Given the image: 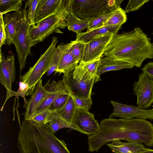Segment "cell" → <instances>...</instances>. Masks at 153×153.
Instances as JSON below:
<instances>
[{
    "mask_svg": "<svg viewBox=\"0 0 153 153\" xmlns=\"http://www.w3.org/2000/svg\"><path fill=\"white\" fill-rule=\"evenodd\" d=\"M66 24L68 29L76 33H81L82 30L88 27V21L78 18L69 10L66 19Z\"/></svg>",
    "mask_w": 153,
    "mask_h": 153,
    "instance_id": "obj_23",
    "label": "cell"
},
{
    "mask_svg": "<svg viewBox=\"0 0 153 153\" xmlns=\"http://www.w3.org/2000/svg\"><path fill=\"white\" fill-rule=\"evenodd\" d=\"M107 145L115 153H142L146 148L140 142L128 141L124 143L120 140H114Z\"/></svg>",
    "mask_w": 153,
    "mask_h": 153,
    "instance_id": "obj_19",
    "label": "cell"
},
{
    "mask_svg": "<svg viewBox=\"0 0 153 153\" xmlns=\"http://www.w3.org/2000/svg\"><path fill=\"white\" fill-rule=\"evenodd\" d=\"M72 70L64 74L63 76L71 95L74 97H91L93 85L95 82L101 80L100 76L87 81L78 76H74Z\"/></svg>",
    "mask_w": 153,
    "mask_h": 153,
    "instance_id": "obj_10",
    "label": "cell"
},
{
    "mask_svg": "<svg viewBox=\"0 0 153 153\" xmlns=\"http://www.w3.org/2000/svg\"><path fill=\"white\" fill-rule=\"evenodd\" d=\"M39 1V0H29L25 3L27 19L30 25L33 27L36 25L35 23V17Z\"/></svg>",
    "mask_w": 153,
    "mask_h": 153,
    "instance_id": "obj_28",
    "label": "cell"
},
{
    "mask_svg": "<svg viewBox=\"0 0 153 153\" xmlns=\"http://www.w3.org/2000/svg\"><path fill=\"white\" fill-rule=\"evenodd\" d=\"M48 92L45 87L43 86L41 79L36 85L30 98L24 103L23 107L25 109L24 120H27L34 114L38 105Z\"/></svg>",
    "mask_w": 153,
    "mask_h": 153,
    "instance_id": "obj_16",
    "label": "cell"
},
{
    "mask_svg": "<svg viewBox=\"0 0 153 153\" xmlns=\"http://www.w3.org/2000/svg\"><path fill=\"white\" fill-rule=\"evenodd\" d=\"M70 43L72 54L79 62L85 43L76 40L71 41Z\"/></svg>",
    "mask_w": 153,
    "mask_h": 153,
    "instance_id": "obj_31",
    "label": "cell"
},
{
    "mask_svg": "<svg viewBox=\"0 0 153 153\" xmlns=\"http://www.w3.org/2000/svg\"><path fill=\"white\" fill-rule=\"evenodd\" d=\"M22 12H13L11 13L6 14L3 17L7 40L6 44L10 45L13 44V41L16 33L18 21Z\"/></svg>",
    "mask_w": 153,
    "mask_h": 153,
    "instance_id": "obj_18",
    "label": "cell"
},
{
    "mask_svg": "<svg viewBox=\"0 0 153 153\" xmlns=\"http://www.w3.org/2000/svg\"><path fill=\"white\" fill-rule=\"evenodd\" d=\"M139 27L114 34L103 55L140 68L147 59H153V42Z\"/></svg>",
    "mask_w": 153,
    "mask_h": 153,
    "instance_id": "obj_2",
    "label": "cell"
},
{
    "mask_svg": "<svg viewBox=\"0 0 153 153\" xmlns=\"http://www.w3.org/2000/svg\"><path fill=\"white\" fill-rule=\"evenodd\" d=\"M152 109L153 111V108Z\"/></svg>",
    "mask_w": 153,
    "mask_h": 153,
    "instance_id": "obj_41",
    "label": "cell"
},
{
    "mask_svg": "<svg viewBox=\"0 0 153 153\" xmlns=\"http://www.w3.org/2000/svg\"><path fill=\"white\" fill-rule=\"evenodd\" d=\"M76 105L77 108L89 111L92 104L91 97H74Z\"/></svg>",
    "mask_w": 153,
    "mask_h": 153,
    "instance_id": "obj_33",
    "label": "cell"
},
{
    "mask_svg": "<svg viewBox=\"0 0 153 153\" xmlns=\"http://www.w3.org/2000/svg\"><path fill=\"white\" fill-rule=\"evenodd\" d=\"M77 108L74 97L70 94L64 106L60 109L55 111L57 112L62 119L71 124L72 120Z\"/></svg>",
    "mask_w": 153,
    "mask_h": 153,
    "instance_id": "obj_24",
    "label": "cell"
},
{
    "mask_svg": "<svg viewBox=\"0 0 153 153\" xmlns=\"http://www.w3.org/2000/svg\"><path fill=\"white\" fill-rule=\"evenodd\" d=\"M134 94L137 97V107L146 109L153 103V80L142 72L133 85Z\"/></svg>",
    "mask_w": 153,
    "mask_h": 153,
    "instance_id": "obj_8",
    "label": "cell"
},
{
    "mask_svg": "<svg viewBox=\"0 0 153 153\" xmlns=\"http://www.w3.org/2000/svg\"><path fill=\"white\" fill-rule=\"evenodd\" d=\"M72 0L64 9L51 16L37 24L31 26L29 31V41L31 47L43 41L50 35L53 33H62L60 29L66 27V19L71 9Z\"/></svg>",
    "mask_w": 153,
    "mask_h": 153,
    "instance_id": "obj_4",
    "label": "cell"
},
{
    "mask_svg": "<svg viewBox=\"0 0 153 153\" xmlns=\"http://www.w3.org/2000/svg\"><path fill=\"white\" fill-rule=\"evenodd\" d=\"M100 58L86 63L79 62L82 66L86 70L91 74L97 76V69Z\"/></svg>",
    "mask_w": 153,
    "mask_h": 153,
    "instance_id": "obj_35",
    "label": "cell"
},
{
    "mask_svg": "<svg viewBox=\"0 0 153 153\" xmlns=\"http://www.w3.org/2000/svg\"><path fill=\"white\" fill-rule=\"evenodd\" d=\"M26 9L25 5L18 21L17 31L13 41L18 55L20 74L25 66L27 56L31 54V47L28 39L29 31L31 26L30 25L27 19Z\"/></svg>",
    "mask_w": 153,
    "mask_h": 153,
    "instance_id": "obj_7",
    "label": "cell"
},
{
    "mask_svg": "<svg viewBox=\"0 0 153 153\" xmlns=\"http://www.w3.org/2000/svg\"><path fill=\"white\" fill-rule=\"evenodd\" d=\"M75 130L88 136L97 133L99 124L94 115L84 110L77 108L71 122Z\"/></svg>",
    "mask_w": 153,
    "mask_h": 153,
    "instance_id": "obj_13",
    "label": "cell"
},
{
    "mask_svg": "<svg viewBox=\"0 0 153 153\" xmlns=\"http://www.w3.org/2000/svg\"><path fill=\"white\" fill-rule=\"evenodd\" d=\"M79 62L72 54L70 48V43L63 53L54 75L57 73L63 74L74 69Z\"/></svg>",
    "mask_w": 153,
    "mask_h": 153,
    "instance_id": "obj_21",
    "label": "cell"
},
{
    "mask_svg": "<svg viewBox=\"0 0 153 153\" xmlns=\"http://www.w3.org/2000/svg\"><path fill=\"white\" fill-rule=\"evenodd\" d=\"M70 94L66 93L61 94L51 104L48 109L55 111L62 108L66 104Z\"/></svg>",
    "mask_w": 153,
    "mask_h": 153,
    "instance_id": "obj_32",
    "label": "cell"
},
{
    "mask_svg": "<svg viewBox=\"0 0 153 153\" xmlns=\"http://www.w3.org/2000/svg\"><path fill=\"white\" fill-rule=\"evenodd\" d=\"M152 1H153V0H152Z\"/></svg>",
    "mask_w": 153,
    "mask_h": 153,
    "instance_id": "obj_42",
    "label": "cell"
},
{
    "mask_svg": "<svg viewBox=\"0 0 153 153\" xmlns=\"http://www.w3.org/2000/svg\"><path fill=\"white\" fill-rule=\"evenodd\" d=\"M141 69L143 72L153 80V62H149Z\"/></svg>",
    "mask_w": 153,
    "mask_h": 153,
    "instance_id": "obj_38",
    "label": "cell"
},
{
    "mask_svg": "<svg viewBox=\"0 0 153 153\" xmlns=\"http://www.w3.org/2000/svg\"><path fill=\"white\" fill-rule=\"evenodd\" d=\"M46 125L54 134L59 129L65 128L75 130L71 124L62 119L56 111H52L47 120Z\"/></svg>",
    "mask_w": 153,
    "mask_h": 153,
    "instance_id": "obj_22",
    "label": "cell"
},
{
    "mask_svg": "<svg viewBox=\"0 0 153 153\" xmlns=\"http://www.w3.org/2000/svg\"><path fill=\"white\" fill-rule=\"evenodd\" d=\"M22 4L21 0H0V15L13 11L19 12Z\"/></svg>",
    "mask_w": 153,
    "mask_h": 153,
    "instance_id": "obj_27",
    "label": "cell"
},
{
    "mask_svg": "<svg viewBox=\"0 0 153 153\" xmlns=\"http://www.w3.org/2000/svg\"><path fill=\"white\" fill-rule=\"evenodd\" d=\"M121 25L103 26L90 31L76 35V40L86 43L95 38L111 33L115 34L120 29Z\"/></svg>",
    "mask_w": 153,
    "mask_h": 153,
    "instance_id": "obj_20",
    "label": "cell"
},
{
    "mask_svg": "<svg viewBox=\"0 0 153 153\" xmlns=\"http://www.w3.org/2000/svg\"><path fill=\"white\" fill-rule=\"evenodd\" d=\"M123 0H72L71 12L88 21L113 13L120 7Z\"/></svg>",
    "mask_w": 153,
    "mask_h": 153,
    "instance_id": "obj_5",
    "label": "cell"
},
{
    "mask_svg": "<svg viewBox=\"0 0 153 153\" xmlns=\"http://www.w3.org/2000/svg\"><path fill=\"white\" fill-rule=\"evenodd\" d=\"M19 88L16 92H15V95L20 96L22 97L24 100L25 103H26L27 101L25 98L28 90V86L27 83L20 81L19 83Z\"/></svg>",
    "mask_w": 153,
    "mask_h": 153,
    "instance_id": "obj_37",
    "label": "cell"
},
{
    "mask_svg": "<svg viewBox=\"0 0 153 153\" xmlns=\"http://www.w3.org/2000/svg\"><path fill=\"white\" fill-rule=\"evenodd\" d=\"M15 78V56L14 53L6 57L0 51V83L7 91L5 102L10 97L14 96L16 92L12 90V86Z\"/></svg>",
    "mask_w": 153,
    "mask_h": 153,
    "instance_id": "obj_11",
    "label": "cell"
},
{
    "mask_svg": "<svg viewBox=\"0 0 153 153\" xmlns=\"http://www.w3.org/2000/svg\"><path fill=\"white\" fill-rule=\"evenodd\" d=\"M114 33L99 36L85 43L79 62L86 63L101 58Z\"/></svg>",
    "mask_w": 153,
    "mask_h": 153,
    "instance_id": "obj_9",
    "label": "cell"
},
{
    "mask_svg": "<svg viewBox=\"0 0 153 153\" xmlns=\"http://www.w3.org/2000/svg\"><path fill=\"white\" fill-rule=\"evenodd\" d=\"M48 82L46 85L47 87L44 86L48 91V93L38 105L33 115L48 109L51 104L61 94L65 93L71 94L63 77L58 82L53 80L50 84Z\"/></svg>",
    "mask_w": 153,
    "mask_h": 153,
    "instance_id": "obj_15",
    "label": "cell"
},
{
    "mask_svg": "<svg viewBox=\"0 0 153 153\" xmlns=\"http://www.w3.org/2000/svg\"><path fill=\"white\" fill-rule=\"evenodd\" d=\"M152 20H153V17H152ZM152 34L153 35V31H152Z\"/></svg>",
    "mask_w": 153,
    "mask_h": 153,
    "instance_id": "obj_40",
    "label": "cell"
},
{
    "mask_svg": "<svg viewBox=\"0 0 153 153\" xmlns=\"http://www.w3.org/2000/svg\"><path fill=\"white\" fill-rule=\"evenodd\" d=\"M142 153H153V150L145 148Z\"/></svg>",
    "mask_w": 153,
    "mask_h": 153,
    "instance_id": "obj_39",
    "label": "cell"
},
{
    "mask_svg": "<svg viewBox=\"0 0 153 153\" xmlns=\"http://www.w3.org/2000/svg\"><path fill=\"white\" fill-rule=\"evenodd\" d=\"M52 111L48 109L33 114L27 120L37 126L46 125L47 120L51 115Z\"/></svg>",
    "mask_w": 153,
    "mask_h": 153,
    "instance_id": "obj_29",
    "label": "cell"
},
{
    "mask_svg": "<svg viewBox=\"0 0 153 153\" xmlns=\"http://www.w3.org/2000/svg\"><path fill=\"white\" fill-rule=\"evenodd\" d=\"M114 107L113 112L109 118L118 117L128 120L134 118L153 120V111L151 109H144L133 105H128L111 101Z\"/></svg>",
    "mask_w": 153,
    "mask_h": 153,
    "instance_id": "obj_12",
    "label": "cell"
},
{
    "mask_svg": "<svg viewBox=\"0 0 153 153\" xmlns=\"http://www.w3.org/2000/svg\"><path fill=\"white\" fill-rule=\"evenodd\" d=\"M69 45V43H62L55 48L52 55L50 67L46 73L48 76L56 69L63 53Z\"/></svg>",
    "mask_w": 153,
    "mask_h": 153,
    "instance_id": "obj_25",
    "label": "cell"
},
{
    "mask_svg": "<svg viewBox=\"0 0 153 153\" xmlns=\"http://www.w3.org/2000/svg\"><path fill=\"white\" fill-rule=\"evenodd\" d=\"M71 0H39L35 17V25L64 9L70 4Z\"/></svg>",
    "mask_w": 153,
    "mask_h": 153,
    "instance_id": "obj_14",
    "label": "cell"
},
{
    "mask_svg": "<svg viewBox=\"0 0 153 153\" xmlns=\"http://www.w3.org/2000/svg\"><path fill=\"white\" fill-rule=\"evenodd\" d=\"M99 124L98 131L88 136L89 151L98 152L104 145L116 140L139 142L153 147V124L146 120L109 118Z\"/></svg>",
    "mask_w": 153,
    "mask_h": 153,
    "instance_id": "obj_1",
    "label": "cell"
},
{
    "mask_svg": "<svg viewBox=\"0 0 153 153\" xmlns=\"http://www.w3.org/2000/svg\"><path fill=\"white\" fill-rule=\"evenodd\" d=\"M127 18L125 10L120 7L112 13L103 26L122 25L126 22Z\"/></svg>",
    "mask_w": 153,
    "mask_h": 153,
    "instance_id": "obj_26",
    "label": "cell"
},
{
    "mask_svg": "<svg viewBox=\"0 0 153 153\" xmlns=\"http://www.w3.org/2000/svg\"><path fill=\"white\" fill-rule=\"evenodd\" d=\"M58 42L57 38L53 36L48 48L41 55L35 65L30 67L25 74L20 76V81L28 85L26 96L31 95L36 85L42 79V76L47 73L49 69L51 63L53 52Z\"/></svg>",
    "mask_w": 153,
    "mask_h": 153,
    "instance_id": "obj_6",
    "label": "cell"
},
{
    "mask_svg": "<svg viewBox=\"0 0 153 153\" xmlns=\"http://www.w3.org/2000/svg\"><path fill=\"white\" fill-rule=\"evenodd\" d=\"M111 13L101 15L88 21V27L87 31L99 28L103 26Z\"/></svg>",
    "mask_w": 153,
    "mask_h": 153,
    "instance_id": "obj_30",
    "label": "cell"
},
{
    "mask_svg": "<svg viewBox=\"0 0 153 153\" xmlns=\"http://www.w3.org/2000/svg\"><path fill=\"white\" fill-rule=\"evenodd\" d=\"M19 153H70L63 140L58 139L46 125L24 120L18 134Z\"/></svg>",
    "mask_w": 153,
    "mask_h": 153,
    "instance_id": "obj_3",
    "label": "cell"
},
{
    "mask_svg": "<svg viewBox=\"0 0 153 153\" xmlns=\"http://www.w3.org/2000/svg\"><path fill=\"white\" fill-rule=\"evenodd\" d=\"M0 48L1 50L2 46L6 43L7 38L4 24L3 15H0Z\"/></svg>",
    "mask_w": 153,
    "mask_h": 153,
    "instance_id": "obj_36",
    "label": "cell"
},
{
    "mask_svg": "<svg viewBox=\"0 0 153 153\" xmlns=\"http://www.w3.org/2000/svg\"><path fill=\"white\" fill-rule=\"evenodd\" d=\"M149 1V0H129L125 9L126 13H129L131 12L139 10L145 3Z\"/></svg>",
    "mask_w": 153,
    "mask_h": 153,
    "instance_id": "obj_34",
    "label": "cell"
},
{
    "mask_svg": "<svg viewBox=\"0 0 153 153\" xmlns=\"http://www.w3.org/2000/svg\"><path fill=\"white\" fill-rule=\"evenodd\" d=\"M134 66L132 64L124 61L109 57H102L99 61L97 74L100 76L108 71L125 68L131 69Z\"/></svg>",
    "mask_w": 153,
    "mask_h": 153,
    "instance_id": "obj_17",
    "label": "cell"
}]
</instances>
